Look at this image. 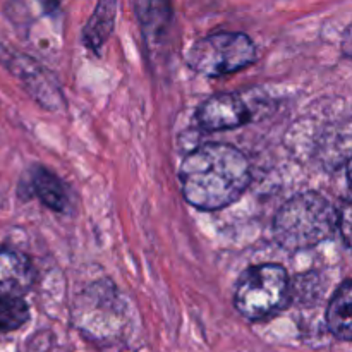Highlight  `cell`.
I'll list each match as a JSON object with an SVG mask.
<instances>
[{
	"label": "cell",
	"mask_w": 352,
	"mask_h": 352,
	"mask_svg": "<svg viewBox=\"0 0 352 352\" xmlns=\"http://www.w3.org/2000/svg\"><path fill=\"white\" fill-rule=\"evenodd\" d=\"M251 182L246 157L234 146L210 143L196 148L181 165L186 201L203 212H215L236 203Z\"/></svg>",
	"instance_id": "6da1fadb"
},
{
	"label": "cell",
	"mask_w": 352,
	"mask_h": 352,
	"mask_svg": "<svg viewBox=\"0 0 352 352\" xmlns=\"http://www.w3.org/2000/svg\"><path fill=\"white\" fill-rule=\"evenodd\" d=\"M337 230V208L320 192L306 191L289 199L274 220V237L287 251L322 244Z\"/></svg>",
	"instance_id": "7a4b0ae2"
},
{
	"label": "cell",
	"mask_w": 352,
	"mask_h": 352,
	"mask_svg": "<svg viewBox=\"0 0 352 352\" xmlns=\"http://www.w3.org/2000/svg\"><path fill=\"white\" fill-rule=\"evenodd\" d=\"M292 298V287L284 267L265 263L251 267L237 282L234 305L251 322H260L275 316L287 308Z\"/></svg>",
	"instance_id": "3957f363"
},
{
	"label": "cell",
	"mask_w": 352,
	"mask_h": 352,
	"mask_svg": "<svg viewBox=\"0 0 352 352\" xmlns=\"http://www.w3.org/2000/svg\"><path fill=\"white\" fill-rule=\"evenodd\" d=\"M256 60V47L244 33L222 31L201 38L189 48L186 62L206 78H223Z\"/></svg>",
	"instance_id": "277c9868"
},
{
	"label": "cell",
	"mask_w": 352,
	"mask_h": 352,
	"mask_svg": "<svg viewBox=\"0 0 352 352\" xmlns=\"http://www.w3.org/2000/svg\"><path fill=\"white\" fill-rule=\"evenodd\" d=\"M196 117L205 131H227L246 124L251 112L237 93H219L199 105Z\"/></svg>",
	"instance_id": "5b68a950"
},
{
	"label": "cell",
	"mask_w": 352,
	"mask_h": 352,
	"mask_svg": "<svg viewBox=\"0 0 352 352\" xmlns=\"http://www.w3.org/2000/svg\"><path fill=\"white\" fill-rule=\"evenodd\" d=\"M34 268L24 254L0 248V296H23L33 285Z\"/></svg>",
	"instance_id": "8992f818"
},
{
	"label": "cell",
	"mask_w": 352,
	"mask_h": 352,
	"mask_svg": "<svg viewBox=\"0 0 352 352\" xmlns=\"http://www.w3.org/2000/svg\"><path fill=\"white\" fill-rule=\"evenodd\" d=\"M117 0H98L88 23L82 28V45L93 54H100L116 26Z\"/></svg>",
	"instance_id": "52a82bcc"
},
{
	"label": "cell",
	"mask_w": 352,
	"mask_h": 352,
	"mask_svg": "<svg viewBox=\"0 0 352 352\" xmlns=\"http://www.w3.org/2000/svg\"><path fill=\"white\" fill-rule=\"evenodd\" d=\"M351 305H352V285L351 280H344L330 299L327 309V325L329 330L339 340L349 342L352 339L351 325Z\"/></svg>",
	"instance_id": "ba28073f"
},
{
	"label": "cell",
	"mask_w": 352,
	"mask_h": 352,
	"mask_svg": "<svg viewBox=\"0 0 352 352\" xmlns=\"http://www.w3.org/2000/svg\"><path fill=\"white\" fill-rule=\"evenodd\" d=\"M134 6L148 40H160L170 26V0H134Z\"/></svg>",
	"instance_id": "9c48e42d"
},
{
	"label": "cell",
	"mask_w": 352,
	"mask_h": 352,
	"mask_svg": "<svg viewBox=\"0 0 352 352\" xmlns=\"http://www.w3.org/2000/svg\"><path fill=\"white\" fill-rule=\"evenodd\" d=\"M31 186L36 195V198L43 203L47 208L54 212H65L67 208V191L62 184L60 179L45 167H34L31 170Z\"/></svg>",
	"instance_id": "30bf717a"
},
{
	"label": "cell",
	"mask_w": 352,
	"mask_h": 352,
	"mask_svg": "<svg viewBox=\"0 0 352 352\" xmlns=\"http://www.w3.org/2000/svg\"><path fill=\"white\" fill-rule=\"evenodd\" d=\"M30 318V308L23 296H0V332L21 329Z\"/></svg>",
	"instance_id": "8fae6325"
},
{
	"label": "cell",
	"mask_w": 352,
	"mask_h": 352,
	"mask_svg": "<svg viewBox=\"0 0 352 352\" xmlns=\"http://www.w3.org/2000/svg\"><path fill=\"white\" fill-rule=\"evenodd\" d=\"M337 229H339L340 234H342L346 246H349V243H351V205H349V201H346L342 205V208L337 210Z\"/></svg>",
	"instance_id": "7c38bea8"
},
{
	"label": "cell",
	"mask_w": 352,
	"mask_h": 352,
	"mask_svg": "<svg viewBox=\"0 0 352 352\" xmlns=\"http://www.w3.org/2000/svg\"><path fill=\"white\" fill-rule=\"evenodd\" d=\"M38 2L43 6L45 10H54V9H57V6H58V0H38Z\"/></svg>",
	"instance_id": "4fadbf2b"
}]
</instances>
